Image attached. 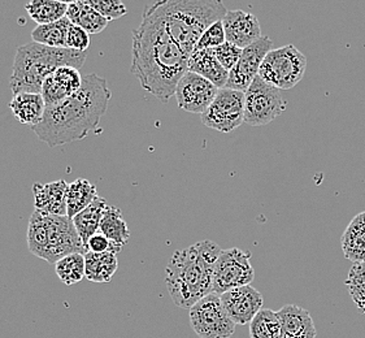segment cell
Returning a JSON list of instances; mask_svg holds the SVG:
<instances>
[{
  "label": "cell",
  "instance_id": "15",
  "mask_svg": "<svg viewBox=\"0 0 365 338\" xmlns=\"http://www.w3.org/2000/svg\"><path fill=\"white\" fill-rule=\"evenodd\" d=\"M222 25L227 42L241 48L247 47L259 38L263 37L257 17L242 9L227 11V15L222 19Z\"/></svg>",
  "mask_w": 365,
  "mask_h": 338
},
{
  "label": "cell",
  "instance_id": "7",
  "mask_svg": "<svg viewBox=\"0 0 365 338\" xmlns=\"http://www.w3.org/2000/svg\"><path fill=\"white\" fill-rule=\"evenodd\" d=\"M286 104L279 88L256 76L245 91V123L251 126H267L286 110Z\"/></svg>",
  "mask_w": 365,
  "mask_h": 338
},
{
  "label": "cell",
  "instance_id": "38",
  "mask_svg": "<svg viewBox=\"0 0 365 338\" xmlns=\"http://www.w3.org/2000/svg\"><path fill=\"white\" fill-rule=\"evenodd\" d=\"M123 247H118L115 243L110 242V240L102 235L101 232H98L94 235L90 237L88 241V251L96 252V254H102V252H107V251H113L118 254Z\"/></svg>",
  "mask_w": 365,
  "mask_h": 338
},
{
  "label": "cell",
  "instance_id": "33",
  "mask_svg": "<svg viewBox=\"0 0 365 338\" xmlns=\"http://www.w3.org/2000/svg\"><path fill=\"white\" fill-rule=\"evenodd\" d=\"M80 1L94 8L108 21L121 19L128 14V8L125 7L121 0H80Z\"/></svg>",
  "mask_w": 365,
  "mask_h": 338
},
{
  "label": "cell",
  "instance_id": "16",
  "mask_svg": "<svg viewBox=\"0 0 365 338\" xmlns=\"http://www.w3.org/2000/svg\"><path fill=\"white\" fill-rule=\"evenodd\" d=\"M281 338H316L317 331L309 311L297 304H286L277 311Z\"/></svg>",
  "mask_w": 365,
  "mask_h": 338
},
{
  "label": "cell",
  "instance_id": "9",
  "mask_svg": "<svg viewBox=\"0 0 365 338\" xmlns=\"http://www.w3.org/2000/svg\"><path fill=\"white\" fill-rule=\"evenodd\" d=\"M254 279L250 251L238 247L221 250L213 271V293L221 295L234 287L250 285Z\"/></svg>",
  "mask_w": 365,
  "mask_h": 338
},
{
  "label": "cell",
  "instance_id": "1",
  "mask_svg": "<svg viewBox=\"0 0 365 338\" xmlns=\"http://www.w3.org/2000/svg\"><path fill=\"white\" fill-rule=\"evenodd\" d=\"M189 58L163 22L145 9L142 22L133 30L132 73L140 86L163 103H168L178 82L189 71Z\"/></svg>",
  "mask_w": 365,
  "mask_h": 338
},
{
  "label": "cell",
  "instance_id": "6",
  "mask_svg": "<svg viewBox=\"0 0 365 338\" xmlns=\"http://www.w3.org/2000/svg\"><path fill=\"white\" fill-rule=\"evenodd\" d=\"M307 69V58L294 44L272 48L265 56L259 74L264 81L279 90L297 86Z\"/></svg>",
  "mask_w": 365,
  "mask_h": 338
},
{
  "label": "cell",
  "instance_id": "28",
  "mask_svg": "<svg viewBox=\"0 0 365 338\" xmlns=\"http://www.w3.org/2000/svg\"><path fill=\"white\" fill-rule=\"evenodd\" d=\"M26 240H28L30 252L44 260L47 245H48V232H47V224H46L43 212L36 210L31 213Z\"/></svg>",
  "mask_w": 365,
  "mask_h": 338
},
{
  "label": "cell",
  "instance_id": "11",
  "mask_svg": "<svg viewBox=\"0 0 365 338\" xmlns=\"http://www.w3.org/2000/svg\"><path fill=\"white\" fill-rule=\"evenodd\" d=\"M46 224L48 232V245L44 260L55 265L61 257L71 254H86V247L81 240L73 220L68 216L46 215Z\"/></svg>",
  "mask_w": 365,
  "mask_h": 338
},
{
  "label": "cell",
  "instance_id": "29",
  "mask_svg": "<svg viewBox=\"0 0 365 338\" xmlns=\"http://www.w3.org/2000/svg\"><path fill=\"white\" fill-rule=\"evenodd\" d=\"M53 265H55V271L58 280L66 287H73L86 277L85 276V268H86L85 254L77 252V254L66 255L61 257Z\"/></svg>",
  "mask_w": 365,
  "mask_h": 338
},
{
  "label": "cell",
  "instance_id": "31",
  "mask_svg": "<svg viewBox=\"0 0 365 338\" xmlns=\"http://www.w3.org/2000/svg\"><path fill=\"white\" fill-rule=\"evenodd\" d=\"M346 287L356 307L365 314V262L354 263L351 267Z\"/></svg>",
  "mask_w": 365,
  "mask_h": 338
},
{
  "label": "cell",
  "instance_id": "5",
  "mask_svg": "<svg viewBox=\"0 0 365 338\" xmlns=\"http://www.w3.org/2000/svg\"><path fill=\"white\" fill-rule=\"evenodd\" d=\"M88 51L48 47L37 42L22 44L15 55L9 86L14 94L41 93L44 80L64 66L82 68Z\"/></svg>",
  "mask_w": 365,
  "mask_h": 338
},
{
  "label": "cell",
  "instance_id": "14",
  "mask_svg": "<svg viewBox=\"0 0 365 338\" xmlns=\"http://www.w3.org/2000/svg\"><path fill=\"white\" fill-rule=\"evenodd\" d=\"M222 307L235 325L251 323L256 314L263 309L264 298L251 285L234 287L220 295Z\"/></svg>",
  "mask_w": 365,
  "mask_h": 338
},
{
  "label": "cell",
  "instance_id": "10",
  "mask_svg": "<svg viewBox=\"0 0 365 338\" xmlns=\"http://www.w3.org/2000/svg\"><path fill=\"white\" fill-rule=\"evenodd\" d=\"M207 128L230 133L245 123V93L233 88H219L210 107L200 115Z\"/></svg>",
  "mask_w": 365,
  "mask_h": 338
},
{
  "label": "cell",
  "instance_id": "20",
  "mask_svg": "<svg viewBox=\"0 0 365 338\" xmlns=\"http://www.w3.org/2000/svg\"><path fill=\"white\" fill-rule=\"evenodd\" d=\"M107 206H108L107 200L102 197H98L91 205H88L85 210L77 213L72 219L74 227L77 229L81 240L83 242V246L86 247V251H88V241L90 237L99 232L101 221Z\"/></svg>",
  "mask_w": 365,
  "mask_h": 338
},
{
  "label": "cell",
  "instance_id": "26",
  "mask_svg": "<svg viewBox=\"0 0 365 338\" xmlns=\"http://www.w3.org/2000/svg\"><path fill=\"white\" fill-rule=\"evenodd\" d=\"M30 19L38 25H46L64 19L68 12V4L56 0H30L25 6Z\"/></svg>",
  "mask_w": 365,
  "mask_h": 338
},
{
  "label": "cell",
  "instance_id": "34",
  "mask_svg": "<svg viewBox=\"0 0 365 338\" xmlns=\"http://www.w3.org/2000/svg\"><path fill=\"white\" fill-rule=\"evenodd\" d=\"M225 42H227L225 29L222 25V20H220L205 30L200 39L197 41L195 48H216Z\"/></svg>",
  "mask_w": 365,
  "mask_h": 338
},
{
  "label": "cell",
  "instance_id": "39",
  "mask_svg": "<svg viewBox=\"0 0 365 338\" xmlns=\"http://www.w3.org/2000/svg\"><path fill=\"white\" fill-rule=\"evenodd\" d=\"M56 1H60V3H64V4H73L76 1H80V0H56Z\"/></svg>",
  "mask_w": 365,
  "mask_h": 338
},
{
  "label": "cell",
  "instance_id": "21",
  "mask_svg": "<svg viewBox=\"0 0 365 338\" xmlns=\"http://www.w3.org/2000/svg\"><path fill=\"white\" fill-rule=\"evenodd\" d=\"M342 250L351 262H365V212L358 215L344 230Z\"/></svg>",
  "mask_w": 365,
  "mask_h": 338
},
{
  "label": "cell",
  "instance_id": "2",
  "mask_svg": "<svg viewBox=\"0 0 365 338\" xmlns=\"http://www.w3.org/2000/svg\"><path fill=\"white\" fill-rule=\"evenodd\" d=\"M110 98L112 91L104 77L86 74L80 90L64 102L46 107L42 121L31 129L50 148L83 140L98 129Z\"/></svg>",
  "mask_w": 365,
  "mask_h": 338
},
{
  "label": "cell",
  "instance_id": "18",
  "mask_svg": "<svg viewBox=\"0 0 365 338\" xmlns=\"http://www.w3.org/2000/svg\"><path fill=\"white\" fill-rule=\"evenodd\" d=\"M189 71L205 77L219 88L227 86L229 72L220 64L213 48H194L189 58Z\"/></svg>",
  "mask_w": 365,
  "mask_h": 338
},
{
  "label": "cell",
  "instance_id": "13",
  "mask_svg": "<svg viewBox=\"0 0 365 338\" xmlns=\"http://www.w3.org/2000/svg\"><path fill=\"white\" fill-rule=\"evenodd\" d=\"M219 88L205 77L187 71L175 88L180 110L202 115L217 96Z\"/></svg>",
  "mask_w": 365,
  "mask_h": 338
},
{
  "label": "cell",
  "instance_id": "19",
  "mask_svg": "<svg viewBox=\"0 0 365 338\" xmlns=\"http://www.w3.org/2000/svg\"><path fill=\"white\" fill-rule=\"evenodd\" d=\"M9 110L21 124L38 126L44 116L46 103L41 93H19L8 104Z\"/></svg>",
  "mask_w": 365,
  "mask_h": 338
},
{
  "label": "cell",
  "instance_id": "32",
  "mask_svg": "<svg viewBox=\"0 0 365 338\" xmlns=\"http://www.w3.org/2000/svg\"><path fill=\"white\" fill-rule=\"evenodd\" d=\"M52 77L71 96L80 90L83 82L80 69L76 66H60L52 73Z\"/></svg>",
  "mask_w": 365,
  "mask_h": 338
},
{
  "label": "cell",
  "instance_id": "12",
  "mask_svg": "<svg viewBox=\"0 0 365 338\" xmlns=\"http://www.w3.org/2000/svg\"><path fill=\"white\" fill-rule=\"evenodd\" d=\"M272 48L273 42L267 36L259 38L254 43L245 47L242 50L241 58L238 60L237 66H234L232 71H229L225 88L245 93L259 74V69Z\"/></svg>",
  "mask_w": 365,
  "mask_h": 338
},
{
  "label": "cell",
  "instance_id": "23",
  "mask_svg": "<svg viewBox=\"0 0 365 338\" xmlns=\"http://www.w3.org/2000/svg\"><path fill=\"white\" fill-rule=\"evenodd\" d=\"M66 17L69 21L86 30L88 34H99L108 26V20L94 8L82 1H76L68 6Z\"/></svg>",
  "mask_w": 365,
  "mask_h": 338
},
{
  "label": "cell",
  "instance_id": "35",
  "mask_svg": "<svg viewBox=\"0 0 365 338\" xmlns=\"http://www.w3.org/2000/svg\"><path fill=\"white\" fill-rule=\"evenodd\" d=\"M41 94L43 96L46 107L56 106V104L64 102L71 96L64 88L58 85V82L55 81L52 74L44 80L42 88H41Z\"/></svg>",
  "mask_w": 365,
  "mask_h": 338
},
{
  "label": "cell",
  "instance_id": "24",
  "mask_svg": "<svg viewBox=\"0 0 365 338\" xmlns=\"http://www.w3.org/2000/svg\"><path fill=\"white\" fill-rule=\"evenodd\" d=\"M99 232L118 247H124L130 240V230L121 210L110 205L107 206L103 215Z\"/></svg>",
  "mask_w": 365,
  "mask_h": 338
},
{
  "label": "cell",
  "instance_id": "3",
  "mask_svg": "<svg viewBox=\"0 0 365 338\" xmlns=\"http://www.w3.org/2000/svg\"><path fill=\"white\" fill-rule=\"evenodd\" d=\"M220 252L219 245L208 240L173 252L165 270V284L177 307L190 309L213 293V271Z\"/></svg>",
  "mask_w": 365,
  "mask_h": 338
},
{
  "label": "cell",
  "instance_id": "4",
  "mask_svg": "<svg viewBox=\"0 0 365 338\" xmlns=\"http://www.w3.org/2000/svg\"><path fill=\"white\" fill-rule=\"evenodd\" d=\"M147 9L189 56L205 30L227 12L222 0H158Z\"/></svg>",
  "mask_w": 365,
  "mask_h": 338
},
{
  "label": "cell",
  "instance_id": "37",
  "mask_svg": "<svg viewBox=\"0 0 365 338\" xmlns=\"http://www.w3.org/2000/svg\"><path fill=\"white\" fill-rule=\"evenodd\" d=\"M90 46V34L80 26L71 24L66 34V48L76 51H88Z\"/></svg>",
  "mask_w": 365,
  "mask_h": 338
},
{
  "label": "cell",
  "instance_id": "36",
  "mask_svg": "<svg viewBox=\"0 0 365 338\" xmlns=\"http://www.w3.org/2000/svg\"><path fill=\"white\" fill-rule=\"evenodd\" d=\"M242 50L243 48H241V47H238V46L230 43L227 41L225 43L213 48V52H215V56L219 60L220 64L229 72V71L233 69L234 66H237L238 60L241 58Z\"/></svg>",
  "mask_w": 365,
  "mask_h": 338
},
{
  "label": "cell",
  "instance_id": "22",
  "mask_svg": "<svg viewBox=\"0 0 365 338\" xmlns=\"http://www.w3.org/2000/svg\"><path fill=\"white\" fill-rule=\"evenodd\" d=\"M85 276L88 281L93 282H108L118 268L117 254L113 251H107L102 254L88 251L85 254Z\"/></svg>",
  "mask_w": 365,
  "mask_h": 338
},
{
  "label": "cell",
  "instance_id": "25",
  "mask_svg": "<svg viewBox=\"0 0 365 338\" xmlns=\"http://www.w3.org/2000/svg\"><path fill=\"white\" fill-rule=\"evenodd\" d=\"M98 197L96 185L88 181V178H77L68 188L66 216L73 219L77 213L91 205Z\"/></svg>",
  "mask_w": 365,
  "mask_h": 338
},
{
  "label": "cell",
  "instance_id": "27",
  "mask_svg": "<svg viewBox=\"0 0 365 338\" xmlns=\"http://www.w3.org/2000/svg\"><path fill=\"white\" fill-rule=\"evenodd\" d=\"M72 22L68 17H64L58 21L38 25L36 29L31 31V38L37 43L44 44L48 47H58L66 48V34Z\"/></svg>",
  "mask_w": 365,
  "mask_h": 338
},
{
  "label": "cell",
  "instance_id": "8",
  "mask_svg": "<svg viewBox=\"0 0 365 338\" xmlns=\"http://www.w3.org/2000/svg\"><path fill=\"white\" fill-rule=\"evenodd\" d=\"M190 324L200 338H230L235 332V324L216 293L205 295L191 307Z\"/></svg>",
  "mask_w": 365,
  "mask_h": 338
},
{
  "label": "cell",
  "instance_id": "30",
  "mask_svg": "<svg viewBox=\"0 0 365 338\" xmlns=\"http://www.w3.org/2000/svg\"><path fill=\"white\" fill-rule=\"evenodd\" d=\"M251 338H281V322L273 309H262L250 323Z\"/></svg>",
  "mask_w": 365,
  "mask_h": 338
},
{
  "label": "cell",
  "instance_id": "17",
  "mask_svg": "<svg viewBox=\"0 0 365 338\" xmlns=\"http://www.w3.org/2000/svg\"><path fill=\"white\" fill-rule=\"evenodd\" d=\"M68 188L69 185L64 180H58L47 184L36 183L33 185L36 210L46 215L66 216Z\"/></svg>",
  "mask_w": 365,
  "mask_h": 338
}]
</instances>
